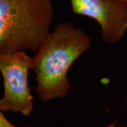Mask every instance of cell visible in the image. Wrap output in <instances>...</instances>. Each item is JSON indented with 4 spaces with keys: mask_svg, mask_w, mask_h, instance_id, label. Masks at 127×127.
Returning <instances> with one entry per match:
<instances>
[{
    "mask_svg": "<svg viewBox=\"0 0 127 127\" xmlns=\"http://www.w3.org/2000/svg\"><path fill=\"white\" fill-rule=\"evenodd\" d=\"M32 57L26 52L0 53V71L4 93L0 100L1 112H13L28 116L34 108L33 97L28 86V73Z\"/></svg>",
    "mask_w": 127,
    "mask_h": 127,
    "instance_id": "3957f363",
    "label": "cell"
},
{
    "mask_svg": "<svg viewBox=\"0 0 127 127\" xmlns=\"http://www.w3.org/2000/svg\"><path fill=\"white\" fill-rule=\"evenodd\" d=\"M118 1H120L124 2V3H125V4H127V0H118Z\"/></svg>",
    "mask_w": 127,
    "mask_h": 127,
    "instance_id": "52a82bcc",
    "label": "cell"
},
{
    "mask_svg": "<svg viewBox=\"0 0 127 127\" xmlns=\"http://www.w3.org/2000/svg\"><path fill=\"white\" fill-rule=\"evenodd\" d=\"M73 14L94 19L107 45L122 39L127 32V4L118 0H69Z\"/></svg>",
    "mask_w": 127,
    "mask_h": 127,
    "instance_id": "277c9868",
    "label": "cell"
},
{
    "mask_svg": "<svg viewBox=\"0 0 127 127\" xmlns=\"http://www.w3.org/2000/svg\"><path fill=\"white\" fill-rule=\"evenodd\" d=\"M124 127L119 125L118 124H117V122H113V123H112V124H109V125H107V127Z\"/></svg>",
    "mask_w": 127,
    "mask_h": 127,
    "instance_id": "8992f818",
    "label": "cell"
},
{
    "mask_svg": "<svg viewBox=\"0 0 127 127\" xmlns=\"http://www.w3.org/2000/svg\"><path fill=\"white\" fill-rule=\"evenodd\" d=\"M92 41L83 30L68 21L57 24L32 57L35 92L43 102L66 97L71 88L68 72L91 49Z\"/></svg>",
    "mask_w": 127,
    "mask_h": 127,
    "instance_id": "6da1fadb",
    "label": "cell"
},
{
    "mask_svg": "<svg viewBox=\"0 0 127 127\" xmlns=\"http://www.w3.org/2000/svg\"><path fill=\"white\" fill-rule=\"evenodd\" d=\"M54 16L51 0H0V53L36 52Z\"/></svg>",
    "mask_w": 127,
    "mask_h": 127,
    "instance_id": "7a4b0ae2",
    "label": "cell"
},
{
    "mask_svg": "<svg viewBox=\"0 0 127 127\" xmlns=\"http://www.w3.org/2000/svg\"><path fill=\"white\" fill-rule=\"evenodd\" d=\"M0 127H18L11 123L5 117L3 112H0ZM23 127H28L27 126Z\"/></svg>",
    "mask_w": 127,
    "mask_h": 127,
    "instance_id": "5b68a950",
    "label": "cell"
}]
</instances>
